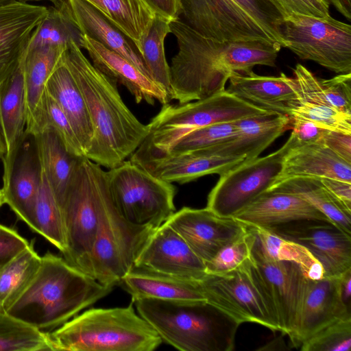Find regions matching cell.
I'll list each match as a JSON object with an SVG mask.
<instances>
[{
  "label": "cell",
  "instance_id": "cell-1",
  "mask_svg": "<svg viewBox=\"0 0 351 351\" xmlns=\"http://www.w3.org/2000/svg\"><path fill=\"white\" fill-rule=\"evenodd\" d=\"M178 51L171 58L170 99L184 104L224 90L232 73L256 65L275 66L281 47L263 41H219L198 33L180 19L169 22Z\"/></svg>",
  "mask_w": 351,
  "mask_h": 351
},
{
  "label": "cell",
  "instance_id": "cell-2",
  "mask_svg": "<svg viewBox=\"0 0 351 351\" xmlns=\"http://www.w3.org/2000/svg\"><path fill=\"white\" fill-rule=\"evenodd\" d=\"M86 102L93 137L85 156L101 167L112 169L137 149L148 132L125 105L117 83L97 69L75 43L63 52Z\"/></svg>",
  "mask_w": 351,
  "mask_h": 351
},
{
  "label": "cell",
  "instance_id": "cell-3",
  "mask_svg": "<svg viewBox=\"0 0 351 351\" xmlns=\"http://www.w3.org/2000/svg\"><path fill=\"white\" fill-rule=\"evenodd\" d=\"M101 284L50 252L41 256L34 278L5 312L44 332L51 331L109 294Z\"/></svg>",
  "mask_w": 351,
  "mask_h": 351
},
{
  "label": "cell",
  "instance_id": "cell-4",
  "mask_svg": "<svg viewBox=\"0 0 351 351\" xmlns=\"http://www.w3.org/2000/svg\"><path fill=\"white\" fill-rule=\"evenodd\" d=\"M162 341L182 351H230L237 323L206 302L141 298L132 302Z\"/></svg>",
  "mask_w": 351,
  "mask_h": 351
},
{
  "label": "cell",
  "instance_id": "cell-5",
  "mask_svg": "<svg viewBox=\"0 0 351 351\" xmlns=\"http://www.w3.org/2000/svg\"><path fill=\"white\" fill-rule=\"evenodd\" d=\"M47 332L53 351H153L162 342L132 302L90 308Z\"/></svg>",
  "mask_w": 351,
  "mask_h": 351
},
{
  "label": "cell",
  "instance_id": "cell-6",
  "mask_svg": "<svg viewBox=\"0 0 351 351\" xmlns=\"http://www.w3.org/2000/svg\"><path fill=\"white\" fill-rule=\"evenodd\" d=\"M271 112L250 104L226 89L199 100L163 104L147 124V134L130 160L138 165L162 157L180 139L198 128Z\"/></svg>",
  "mask_w": 351,
  "mask_h": 351
},
{
  "label": "cell",
  "instance_id": "cell-7",
  "mask_svg": "<svg viewBox=\"0 0 351 351\" xmlns=\"http://www.w3.org/2000/svg\"><path fill=\"white\" fill-rule=\"evenodd\" d=\"M184 22L219 41H263L286 47L283 19L267 0H178Z\"/></svg>",
  "mask_w": 351,
  "mask_h": 351
},
{
  "label": "cell",
  "instance_id": "cell-8",
  "mask_svg": "<svg viewBox=\"0 0 351 351\" xmlns=\"http://www.w3.org/2000/svg\"><path fill=\"white\" fill-rule=\"evenodd\" d=\"M106 182V171L101 166L82 157L60 205L66 243L64 258L88 275L89 256L97 232L100 197Z\"/></svg>",
  "mask_w": 351,
  "mask_h": 351
},
{
  "label": "cell",
  "instance_id": "cell-9",
  "mask_svg": "<svg viewBox=\"0 0 351 351\" xmlns=\"http://www.w3.org/2000/svg\"><path fill=\"white\" fill-rule=\"evenodd\" d=\"M155 229L126 221L116 209L106 181L100 197L97 232L89 256L88 275L106 286L114 287L121 283Z\"/></svg>",
  "mask_w": 351,
  "mask_h": 351
},
{
  "label": "cell",
  "instance_id": "cell-10",
  "mask_svg": "<svg viewBox=\"0 0 351 351\" xmlns=\"http://www.w3.org/2000/svg\"><path fill=\"white\" fill-rule=\"evenodd\" d=\"M106 181L116 209L131 223L157 228L176 212V186L130 160L106 171Z\"/></svg>",
  "mask_w": 351,
  "mask_h": 351
},
{
  "label": "cell",
  "instance_id": "cell-11",
  "mask_svg": "<svg viewBox=\"0 0 351 351\" xmlns=\"http://www.w3.org/2000/svg\"><path fill=\"white\" fill-rule=\"evenodd\" d=\"M288 48L337 74L351 73V26L332 16L320 19L292 14L281 27Z\"/></svg>",
  "mask_w": 351,
  "mask_h": 351
},
{
  "label": "cell",
  "instance_id": "cell-12",
  "mask_svg": "<svg viewBox=\"0 0 351 351\" xmlns=\"http://www.w3.org/2000/svg\"><path fill=\"white\" fill-rule=\"evenodd\" d=\"M295 145L291 134L278 150L265 156L244 160L221 174L208 195L206 208L219 216L232 217L276 182L285 156Z\"/></svg>",
  "mask_w": 351,
  "mask_h": 351
},
{
  "label": "cell",
  "instance_id": "cell-13",
  "mask_svg": "<svg viewBox=\"0 0 351 351\" xmlns=\"http://www.w3.org/2000/svg\"><path fill=\"white\" fill-rule=\"evenodd\" d=\"M206 302L239 325L253 322L279 331L267 300L252 269V259L234 270L206 274L197 280Z\"/></svg>",
  "mask_w": 351,
  "mask_h": 351
},
{
  "label": "cell",
  "instance_id": "cell-14",
  "mask_svg": "<svg viewBox=\"0 0 351 351\" xmlns=\"http://www.w3.org/2000/svg\"><path fill=\"white\" fill-rule=\"evenodd\" d=\"M252 269L279 331L289 336L297 323L308 278L296 263L267 257L255 242Z\"/></svg>",
  "mask_w": 351,
  "mask_h": 351
},
{
  "label": "cell",
  "instance_id": "cell-15",
  "mask_svg": "<svg viewBox=\"0 0 351 351\" xmlns=\"http://www.w3.org/2000/svg\"><path fill=\"white\" fill-rule=\"evenodd\" d=\"M3 201L34 231V210L43 169L35 137L25 131L19 143L1 158Z\"/></svg>",
  "mask_w": 351,
  "mask_h": 351
},
{
  "label": "cell",
  "instance_id": "cell-16",
  "mask_svg": "<svg viewBox=\"0 0 351 351\" xmlns=\"http://www.w3.org/2000/svg\"><path fill=\"white\" fill-rule=\"evenodd\" d=\"M266 228L306 247L322 265L324 277H339L351 269V234L331 223L300 220Z\"/></svg>",
  "mask_w": 351,
  "mask_h": 351
},
{
  "label": "cell",
  "instance_id": "cell-17",
  "mask_svg": "<svg viewBox=\"0 0 351 351\" xmlns=\"http://www.w3.org/2000/svg\"><path fill=\"white\" fill-rule=\"evenodd\" d=\"M165 223L175 230L204 263L247 229L234 217H221L207 208L183 207Z\"/></svg>",
  "mask_w": 351,
  "mask_h": 351
},
{
  "label": "cell",
  "instance_id": "cell-18",
  "mask_svg": "<svg viewBox=\"0 0 351 351\" xmlns=\"http://www.w3.org/2000/svg\"><path fill=\"white\" fill-rule=\"evenodd\" d=\"M134 266L195 281L206 274L205 263L166 223L155 229L147 239Z\"/></svg>",
  "mask_w": 351,
  "mask_h": 351
},
{
  "label": "cell",
  "instance_id": "cell-19",
  "mask_svg": "<svg viewBox=\"0 0 351 351\" xmlns=\"http://www.w3.org/2000/svg\"><path fill=\"white\" fill-rule=\"evenodd\" d=\"M348 317L351 308L343 300L340 276L308 278L297 323L289 337L293 346H301L325 326Z\"/></svg>",
  "mask_w": 351,
  "mask_h": 351
},
{
  "label": "cell",
  "instance_id": "cell-20",
  "mask_svg": "<svg viewBox=\"0 0 351 351\" xmlns=\"http://www.w3.org/2000/svg\"><path fill=\"white\" fill-rule=\"evenodd\" d=\"M234 123L237 133L233 137L200 150L207 155L251 160L291 128L292 119L288 114L272 112L240 119Z\"/></svg>",
  "mask_w": 351,
  "mask_h": 351
},
{
  "label": "cell",
  "instance_id": "cell-21",
  "mask_svg": "<svg viewBox=\"0 0 351 351\" xmlns=\"http://www.w3.org/2000/svg\"><path fill=\"white\" fill-rule=\"evenodd\" d=\"M47 8L16 1L0 6V84L17 68Z\"/></svg>",
  "mask_w": 351,
  "mask_h": 351
},
{
  "label": "cell",
  "instance_id": "cell-22",
  "mask_svg": "<svg viewBox=\"0 0 351 351\" xmlns=\"http://www.w3.org/2000/svg\"><path fill=\"white\" fill-rule=\"evenodd\" d=\"M83 48L87 51L92 64L105 75L124 86L137 104L143 101L150 105H154L155 101L162 105L170 102L164 88L120 54L85 35Z\"/></svg>",
  "mask_w": 351,
  "mask_h": 351
},
{
  "label": "cell",
  "instance_id": "cell-23",
  "mask_svg": "<svg viewBox=\"0 0 351 351\" xmlns=\"http://www.w3.org/2000/svg\"><path fill=\"white\" fill-rule=\"evenodd\" d=\"M226 89L231 94L262 108L288 114L298 102V88L293 77L261 76L251 71L232 73Z\"/></svg>",
  "mask_w": 351,
  "mask_h": 351
},
{
  "label": "cell",
  "instance_id": "cell-24",
  "mask_svg": "<svg viewBox=\"0 0 351 351\" xmlns=\"http://www.w3.org/2000/svg\"><path fill=\"white\" fill-rule=\"evenodd\" d=\"M232 217L245 225L263 228L300 220H317L332 223L324 214L302 198L273 191L261 194Z\"/></svg>",
  "mask_w": 351,
  "mask_h": 351
},
{
  "label": "cell",
  "instance_id": "cell-25",
  "mask_svg": "<svg viewBox=\"0 0 351 351\" xmlns=\"http://www.w3.org/2000/svg\"><path fill=\"white\" fill-rule=\"evenodd\" d=\"M244 160V158L207 155L198 149L151 159L138 165L164 181L185 184L204 176L221 175Z\"/></svg>",
  "mask_w": 351,
  "mask_h": 351
},
{
  "label": "cell",
  "instance_id": "cell-26",
  "mask_svg": "<svg viewBox=\"0 0 351 351\" xmlns=\"http://www.w3.org/2000/svg\"><path fill=\"white\" fill-rule=\"evenodd\" d=\"M295 177L332 178L351 182V164L321 143H296L285 156L282 171L274 184Z\"/></svg>",
  "mask_w": 351,
  "mask_h": 351
},
{
  "label": "cell",
  "instance_id": "cell-27",
  "mask_svg": "<svg viewBox=\"0 0 351 351\" xmlns=\"http://www.w3.org/2000/svg\"><path fill=\"white\" fill-rule=\"evenodd\" d=\"M67 1L84 35L120 54L151 78L139 49L130 37L85 0Z\"/></svg>",
  "mask_w": 351,
  "mask_h": 351
},
{
  "label": "cell",
  "instance_id": "cell-28",
  "mask_svg": "<svg viewBox=\"0 0 351 351\" xmlns=\"http://www.w3.org/2000/svg\"><path fill=\"white\" fill-rule=\"evenodd\" d=\"M45 89L66 115L86 156L93 137V128L86 102L64 59L63 53L49 75Z\"/></svg>",
  "mask_w": 351,
  "mask_h": 351
},
{
  "label": "cell",
  "instance_id": "cell-29",
  "mask_svg": "<svg viewBox=\"0 0 351 351\" xmlns=\"http://www.w3.org/2000/svg\"><path fill=\"white\" fill-rule=\"evenodd\" d=\"M293 73L298 88V102L289 116L310 121L326 130L351 134V114L327 104L320 94L318 77L300 64H296Z\"/></svg>",
  "mask_w": 351,
  "mask_h": 351
},
{
  "label": "cell",
  "instance_id": "cell-30",
  "mask_svg": "<svg viewBox=\"0 0 351 351\" xmlns=\"http://www.w3.org/2000/svg\"><path fill=\"white\" fill-rule=\"evenodd\" d=\"M121 283L132 302L141 298L206 302L197 281L176 278L134 266Z\"/></svg>",
  "mask_w": 351,
  "mask_h": 351
},
{
  "label": "cell",
  "instance_id": "cell-31",
  "mask_svg": "<svg viewBox=\"0 0 351 351\" xmlns=\"http://www.w3.org/2000/svg\"><path fill=\"white\" fill-rule=\"evenodd\" d=\"M33 135L43 173L60 207L82 157L69 152L58 134L51 128Z\"/></svg>",
  "mask_w": 351,
  "mask_h": 351
},
{
  "label": "cell",
  "instance_id": "cell-32",
  "mask_svg": "<svg viewBox=\"0 0 351 351\" xmlns=\"http://www.w3.org/2000/svg\"><path fill=\"white\" fill-rule=\"evenodd\" d=\"M25 52L15 71L0 84V117L7 146L6 153L19 143L26 128L27 106L23 68Z\"/></svg>",
  "mask_w": 351,
  "mask_h": 351
},
{
  "label": "cell",
  "instance_id": "cell-33",
  "mask_svg": "<svg viewBox=\"0 0 351 351\" xmlns=\"http://www.w3.org/2000/svg\"><path fill=\"white\" fill-rule=\"evenodd\" d=\"M267 191L290 193L302 198L324 214L335 226L351 234V211L324 188L319 179L291 178L273 184Z\"/></svg>",
  "mask_w": 351,
  "mask_h": 351
},
{
  "label": "cell",
  "instance_id": "cell-34",
  "mask_svg": "<svg viewBox=\"0 0 351 351\" xmlns=\"http://www.w3.org/2000/svg\"><path fill=\"white\" fill-rule=\"evenodd\" d=\"M255 235V245L269 258L295 263L311 280L324 278L321 263L304 245L285 239L268 228L246 225Z\"/></svg>",
  "mask_w": 351,
  "mask_h": 351
},
{
  "label": "cell",
  "instance_id": "cell-35",
  "mask_svg": "<svg viewBox=\"0 0 351 351\" xmlns=\"http://www.w3.org/2000/svg\"><path fill=\"white\" fill-rule=\"evenodd\" d=\"M130 37L140 49L155 13L143 0H85Z\"/></svg>",
  "mask_w": 351,
  "mask_h": 351
},
{
  "label": "cell",
  "instance_id": "cell-36",
  "mask_svg": "<svg viewBox=\"0 0 351 351\" xmlns=\"http://www.w3.org/2000/svg\"><path fill=\"white\" fill-rule=\"evenodd\" d=\"M84 34L77 26L67 0L58 6L47 8V12L34 30L28 47H66L75 43L83 48Z\"/></svg>",
  "mask_w": 351,
  "mask_h": 351
},
{
  "label": "cell",
  "instance_id": "cell-37",
  "mask_svg": "<svg viewBox=\"0 0 351 351\" xmlns=\"http://www.w3.org/2000/svg\"><path fill=\"white\" fill-rule=\"evenodd\" d=\"M66 47L27 48L24 60L27 121L32 119L39 104L45 84Z\"/></svg>",
  "mask_w": 351,
  "mask_h": 351
},
{
  "label": "cell",
  "instance_id": "cell-38",
  "mask_svg": "<svg viewBox=\"0 0 351 351\" xmlns=\"http://www.w3.org/2000/svg\"><path fill=\"white\" fill-rule=\"evenodd\" d=\"M41 261L32 244L0 267V313H5L29 284Z\"/></svg>",
  "mask_w": 351,
  "mask_h": 351
},
{
  "label": "cell",
  "instance_id": "cell-39",
  "mask_svg": "<svg viewBox=\"0 0 351 351\" xmlns=\"http://www.w3.org/2000/svg\"><path fill=\"white\" fill-rule=\"evenodd\" d=\"M47 128L56 131L69 152L78 157H85L66 115L56 101L44 89L33 117L26 123L25 132L36 134Z\"/></svg>",
  "mask_w": 351,
  "mask_h": 351
},
{
  "label": "cell",
  "instance_id": "cell-40",
  "mask_svg": "<svg viewBox=\"0 0 351 351\" xmlns=\"http://www.w3.org/2000/svg\"><path fill=\"white\" fill-rule=\"evenodd\" d=\"M170 21L156 14L139 49L151 78L165 89L169 97L170 69L165 57V40L171 33Z\"/></svg>",
  "mask_w": 351,
  "mask_h": 351
},
{
  "label": "cell",
  "instance_id": "cell-41",
  "mask_svg": "<svg viewBox=\"0 0 351 351\" xmlns=\"http://www.w3.org/2000/svg\"><path fill=\"white\" fill-rule=\"evenodd\" d=\"M34 224V232L45 237L62 254L64 252L66 243L63 219L43 171L35 204Z\"/></svg>",
  "mask_w": 351,
  "mask_h": 351
},
{
  "label": "cell",
  "instance_id": "cell-42",
  "mask_svg": "<svg viewBox=\"0 0 351 351\" xmlns=\"http://www.w3.org/2000/svg\"><path fill=\"white\" fill-rule=\"evenodd\" d=\"M52 350L47 332L0 313V351Z\"/></svg>",
  "mask_w": 351,
  "mask_h": 351
},
{
  "label": "cell",
  "instance_id": "cell-43",
  "mask_svg": "<svg viewBox=\"0 0 351 351\" xmlns=\"http://www.w3.org/2000/svg\"><path fill=\"white\" fill-rule=\"evenodd\" d=\"M254 242L255 235L247 226L245 232L226 244L205 263L206 273L223 274L241 267L252 259Z\"/></svg>",
  "mask_w": 351,
  "mask_h": 351
},
{
  "label": "cell",
  "instance_id": "cell-44",
  "mask_svg": "<svg viewBox=\"0 0 351 351\" xmlns=\"http://www.w3.org/2000/svg\"><path fill=\"white\" fill-rule=\"evenodd\" d=\"M237 133L234 121L198 128L180 139L165 155H176L215 145Z\"/></svg>",
  "mask_w": 351,
  "mask_h": 351
},
{
  "label": "cell",
  "instance_id": "cell-45",
  "mask_svg": "<svg viewBox=\"0 0 351 351\" xmlns=\"http://www.w3.org/2000/svg\"><path fill=\"white\" fill-rule=\"evenodd\" d=\"M302 351H350L351 317L335 321L325 326L300 346Z\"/></svg>",
  "mask_w": 351,
  "mask_h": 351
},
{
  "label": "cell",
  "instance_id": "cell-46",
  "mask_svg": "<svg viewBox=\"0 0 351 351\" xmlns=\"http://www.w3.org/2000/svg\"><path fill=\"white\" fill-rule=\"evenodd\" d=\"M318 85L321 95L328 105L351 114V73L326 80L318 77Z\"/></svg>",
  "mask_w": 351,
  "mask_h": 351
},
{
  "label": "cell",
  "instance_id": "cell-47",
  "mask_svg": "<svg viewBox=\"0 0 351 351\" xmlns=\"http://www.w3.org/2000/svg\"><path fill=\"white\" fill-rule=\"evenodd\" d=\"M281 14L283 21L292 14L320 19L330 16V4L326 0H267Z\"/></svg>",
  "mask_w": 351,
  "mask_h": 351
},
{
  "label": "cell",
  "instance_id": "cell-48",
  "mask_svg": "<svg viewBox=\"0 0 351 351\" xmlns=\"http://www.w3.org/2000/svg\"><path fill=\"white\" fill-rule=\"evenodd\" d=\"M29 245L16 231L0 224V267Z\"/></svg>",
  "mask_w": 351,
  "mask_h": 351
},
{
  "label": "cell",
  "instance_id": "cell-49",
  "mask_svg": "<svg viewBox=\"0 0 351 351\" xmlns=\"http://www.w3.org/2000/svg\"><path fill=\"white\" fill-rule=\"evenodd\" d=\"M319 143L324 144L341 159L351 164V134L326 130Z\"/></svg>",
  "mask_w": 351,
  "mask_h": 351
},
{
  "label": "cell",
  "instance_id": "cell-50",
  "mask_svg": "<svg viewBox=\"0 0 351 351\" xmlns=\"http://www.w3.org/2000/svg\"><path fill=\"white\" fill-rule=\"evenodd\" d=\"M292 132L298 145L319 143L326 129L300 118H292Z\"/></svg>",
  "mask_w": 351,
  "mask_h": 351
},
{
  "label": "cell",
  "instance_id": "cell-51",
  "mask_svg": "<svg viewBox=\"0 0 351 351\" xmlns=\"http://www.w3.org/2000/svg\"><path fill=\"white\" fill-rule=\"evenodd\" d=\"M324 188L348 210L351 211V182L337 179H319Z\"/></svg>",
  "mask_w": 351,
  "mask_h": 351
},
{
  "label": "cell",
  "instance_id": "cell-52",
  "mask_svg": "<svg viewBox=\"0 0 351 351\" xmlns=\"http://www.w3.org/2000/svg\"><path fill=\"white\" fill-rule=\"evenodd\" d=\"M155 13L169 21L180 19L181 8L178 0H143Z\"/></svg>",
  "mask_w": 351,
  "mask_h": 351
},
{
  "label": "cell",
  "instance_id": "cell-53",
  "mask_svg": "<svg viewBox=\"0 0 351 351\" xmlns=\"http://www.w3.org/2000/svg\"><path fill=\"white\" fill-rule=\"evenodd\" d=\"M340 281L343 300L351 308V269L340 276Z\"/></svg>",
  "mask_w": 351,
  "mask_h": 351
},
{
  "label": "cell",
  "instance_id": "cell-54",
  "mask_svg": "<svg viewBox=\"0 0 351 351\" xmlns=\"http://www.w3.org/2000/svg\"><path fill=\"white\" fill-rule=\"evenodd\" d=\"M7 152V146L5 140L3 130L0 117V158L1 159Z\"/></svg>",
  "mask_w": 351,
  "mask_h": 351
},
{
  "label": "cell",
  "instance_id": "cell-55",
  "mask_svg": "<svg viewBox=\"0 0 351 351\" xmlns=\"http://www.w3.org/2000/svg\"><path fill=\"white\" fill-rule=\"evenodd\" d=\"M21 2L27 3L29 1H43V0H17ZM51 2L54 6H58L60 4H61L64 0H47Z\"/></svg>",
  "mask_w": 351,
  "mask_h": 351
},
{
  "label": "cell",
  "instance_id": "cell-56",
  "mask_svg": "<svg viewBox=\"0 0 351 351\" xmlns=\"http://www.w3.org/2000/svg\"><path fill=\"white\" fill-rule=\"evenodd\" d=\"M17 0H0V6L5 5Z\"/></svg>",
  "mask_w": 351,
  "mask_h": 351
},
{
  "label": "cell",
  "instance_id": "cell-57",
  "mask_svg": "<svg viewBox=\"0 0 351 351\" xmlns=\"http://www.w3.org/2000/svg\"><path fill=\"white\" fill-rule=\"evenodd\" d=\"M3 197H2V193H1V191L0 189V208L1 207V206L3 204Z\"/></svg>",
  "mask_w": 351,
  "mask_h": 351
}]
</instances>
